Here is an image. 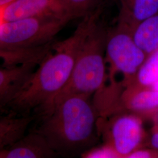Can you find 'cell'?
I'll use <instances>...</instances> for the list:
<instances>
[{
	"mask_svg": "<svg viewBox=\"0 0 158 158\" xmlns=\"http://www.w3.org/2000/svg\"><path fill=\"white\" fill-rule=\"evenodd\" d=\"M40 62L0 68V108L3 109L20 90Z\"/></svg>",
	"mask_w": 158,
	"mask_h": 158,
	"instance_id": "9",
	"label": "cell"
},
{
	"mask_svg": "<svg viewBox=\"0 0 158 158\" xmlns=\"http://www.w3.org/2000/svg\"><path fill=\"white\" fill-rule=\"evenodd\" d=\"M106 53L114 69L121 72L127 79L138 73L147 56L136 44L130 29L118 23L113 30L108 31Z\"/></svg>",
	"mask_w": 158,
	"mask_h": 158,
	"instance_id": "5",
	"label": "cell"
},
{
	"mask_svg": "<svg viewBox=\"0 0 158 158\" xmlns=\"http://www.w3.org/2000/svg\"><path fill=\"white\" fill-rule=\"evenodd\" d=\"M107 34V31L98 19L91 27L81 45L68 83L46 111L66 96H90L102 86L106 73L104 53Z\"/></svg>",
	"mask_w": 158,
	"mask_h": 158,
	"instance_id": "3",
	"label": "cell"
},
{
	"mask_svg": "<svg viewBox=\"0 0 158 158\" xmlns=\"http://www.w3.org/2000/svg\"><path fill=\"white\" fill-rule=\"evenodd\" d=\"M102 10L100 6L82 18L70 36L53 42L34 73L2 110L18 115L45 113L68 83L81 45Z\"/></svg>",
	"mask_w": 158,
	"mask_h": 158,
	"instance_id": "1",
	"label": "cell"
},
{
	"mask_svg": "<svg viewBox=\"0 0 158 158\" xmlns=\"http://www.w3.org/2000/svg\"><path fill=\"white\" fill-rule=\"evenodd\" d=\"M151 157V153L145 150L134 151L127 156L130 158H148Z\"/></svg>",
	"mask_w": 158,
	"mask_h": 158,
	"instance_id": "18",
	"label": "cell"
},
{
	"mask_svg": "<svg viewBox=\"0 0 158 158\" xmlns=\"http://www.w3.org/2000/svg\"><path fill=\"white\" fill-rule=\"evenodd\" d=\"M113 149L119 157H126L141 143L143 135L141 122L133 116H123L113 124Z\"/></svg>",
	"mask_w": 158,
	"mask_h": 158,
	"instance_id": "7",
	"label": "cell"
},
{
	"mask_svg": "<svg viewBox=\"0 0 158 158\" xmlns=\"http://www.w3.org/2000/svg\"><path fill=\"white\" fill-rule=\"evenodd\" d=\"M39 16L68 17L72 20L61 0H14L3 9L4 22Z\"/></svg>",
	"mask_w": 158,
	"mask_h": 158,
	"instance_id": "6",
	"label": "cell"
},
{
	"mask_svg": "<svg viewBox=\"0 0 158 158\" xmlns=\"http://www.w3.org/2000/svg\"><path fill=\"white\" fill-rule=\"evenodd\" d=\"M119 7L117 23L132 31L142 21L158 14V0H116Z\"/></svg>",
	"mask_w": 158,
	"mask_h": 158,
	"instance_id": "10",
	"label": "cell"
},
{
	"mask_svg": "<svg viewBox=\"0 0 158 158\" xmlns=\"http://www.w3.org/2000/svg\"><path fill=\"white\" fill-rule=\"evenodd\" d=\"M153 88L154 90H158V81L157 82H156L154 85H153Z\"/></svg>",
	"mask_w": 158,
	"mask_h": 158,
	"instance_id": "22",
	"label": "cell"
},
{
	"mask_svg": "<svg viewBox=\"0 0 158 158\" xmlns=\"http://www.w3.org/2000/svg\"><path fill=\"white\" fill-rule=\"evenodd\" d=\"M53 42L29 49L0 47V68L11 67L31 62H40L51 49Z\"/></svg>",
	"mask_w": 158,
	"mask_h": 158,
	"instance_id": "12",
	"label": "cell"
},
{
	"mask_svg": "<svg viewBox=\"0 0 158 158\" xmlns=\"http://www.w3.org/2000/svg\"><path fill=\"white\" fill-rule=\"evenodd\" d=\"M139 83L145 86L152 85L158 81V51L150 55L137 73Z\"/></svg>",
	"mask_w": 158,
	"mask_h": 158,
	"instance_id": "15",
	"label": "cell"
},
{
	"mask_svg": "<svg viewBox=\"0 0 158 158\" xmlns=\"http://www.w3.org/2000/svg\"><path fill=\"white\" fill-rule=\"evenodd\" d=\"M13 1L14 0H0V7H4Z\"/></svg>",
	"mask_w": 158,
	"mask_h": 158,
	"instance_id": "20",
	"label": "cell"
},
{
	"mask_svg": "<svg viewBox=\"0 0 158 158\" xmlns=\"http://www.w3.org/2000/svg\"><path fill=\"white\" fill-rule=\"evenodd\" d=\"M72 19L83 18L102 6V0H61Z\"/></svg>",
	"mask_w": 158,
	"mask_h": 158,
	"instance_id": "14",
	"label": "cell"
},
{
	"mask_svg": "<svg viewBox=\"0 0 158 158\" xmlns=\"http://www.w3.org/2000/svg\"><path fill=\"white\" fill-rule=\"evenodd\" d=\"M132 36L147 56L158 51V14L139 23L132 30Z\"/></svg>",
	"mask_w": 158,
	"mask_h": 158,
	"instance_id": "13",
	"label": "cell"
},
{
	"mask_svg": "<svg viewBox=\"0 0 158 158\" xmlns=\"http://www.w3.org/2000/svg\"><path fill=\"white\" fill-rule=\"evenodd\" d=\"M130 109L142 111L158 106V90L142 91L132 96L128 103Z\"/></svg>",
	"mask_w": 158,
	"mask_h": 158,
	"instance_id": "16",
	"label": "cell"
},
{
	"mask_svg": "<svg viewBox=\"0 0 158 158\" xmlns=\"http://www.w3.org/2000/svg\"><path fill=\"white\" fill-rule=\"evenodd\" d=\"M71 19L68 17L39 16L4 22L0 26V47L29 49L53 42Z\"/></svg>",
	"mask_w": 158,
	"mask_h": 158,
	"instance_id": "4",
	"label": "cell"
},
{
	"mask_svg": "<svg viewBox=\"0 0 158 158\" xmlns=\"http://www.w3.org/2000/svg\"><path fill=\"white\" fill-rule=\"evenodd\" d=\"M89 97L66 96L40 115V124L35 130L45 137L57 155L79 152L94 139L96 113Z\"/></svg>",
	"mask_w": 158,
	"mask_h": 158,
	"instance_id": "2",
	"label": "cell"
},
{
	"mask_svg": "<svg viewBox=\"0 0 158 158\" xmlns=\"http://www.w3.org/2000/svg\"><path fill=\"white\" fill-rule=\"evenodd\" d=\"M34 118L31 115L0 114V149L11 146L24 135Z\"/></svg>",
	"mask_w": 158,
	"mask_h": 158,
	"instance_id": "11",
	"label": "cell"
},
{
	"mask_svg": "<svg viewBox=\"0 0 158 158\" xmlns=\"http://www.w3.org/2000/svg\"><path fill=\"white\" fill-rule=\"evenodd\" d=\"M151 144L154 148L158 149V132L154 134L152 136Z\"/></svg>",
	"mask_w": 158,
	"mask_h": 158,
	"instance_id": "19",
	"label": "cell"
},
{
	"mask_svg": "<svg viewBox=\"0 0 158 158\" xmlns=\"http://www.w3.org/2000/svg\"><path fill=\"white\" fill-rule=\"evenodd\" d=\"M87 158H119V156L113 148H102L91 151L86 155Z\"/></svg>",
	"mask_w": 158,
	"mask_h": 158,
	"instance_id": "17",
	"label": "cell"
},
{
	"mask_svg": "<svg viewBox=\"0 0 158 158\" xmlns=\"http://www.w3.org/2000/svg\"><path fill=\"white\" fill-rule=\"evenodd\" d=\"M56 155L36 130L26 133L11 146L0 149V158H52Z\"/></svg>",
	"mask_w": 158,
	"mask_h": 158,
	"instance_id": "8",
	"label": "cell"
},
{
	"mask_svg": "<svg viewBox=\"0 0 158 158\" xmlns=\"http://www.w3.org/2000/svg\"><path fill=\"white\" fill-rule=\"evenodd\" d=\"M3 9H4V7H0V26L2 23H4V17H3Z\"/></svg>",
	"mask_w": 158,
	"mask_h": 158,
	"instance_id": "21",
	"label": "cell"
}]
</instances>
